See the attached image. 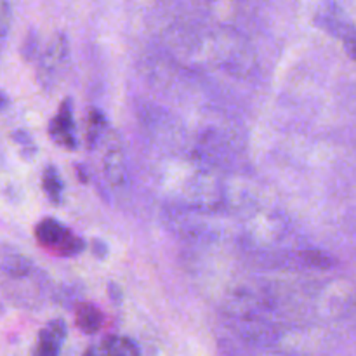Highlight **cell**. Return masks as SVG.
I'll return each mask as SVG.
<instances>
[{"instance_id": "52a82bcc", "label": "cell", "mask_w": 356, "mask_h": 356, "mask_svg": "<svg viewBox=\"0 0 356 356\" xmlns=\"http://www.w3.org/2000/svg\"><path fill=\"white\" fill-rule=\"evenodd\" d=\"M66 323L63 320H51L38 332L37 343L33 348V356H59L63 343L66 339Z\"/></svg>"}, {"instance_id": "8992f818", "label": "cell", "mask_w": 356, "mask_h": 356, "mask_svg": "<svg viewBox=\"0 0 356 356\" xmlns=\"http://www.w3.org/2000/svg\"><path fill=\"white\" fill-rule=\"evenodd\" d=\"M49 136L58 146L66 149L79 148V139H76L75 117H73V101L66 97L59 106L58 113L52 117L49 124Z\"/></svg>"}, {"instance_id": "30bf717a", "label": "cell", "mask_w": 356, "mask_h": 356, "mask_svg": "<svg viewBox=\"0 0 356 356\" xmlns=\"http://www.w3.org/2000/svg\"><path fill=\"white\" fill-rule=\"evenodd\" d=\"M42 188L45 195L54 205H59L63 202V193H65V183L61 179L58 167L47 165L42 172Z\"/></svg>"}, {"instance_id": "7c38bea8", "label": "cell", "mask_w": 356, "mask_h": 356, "mask_svg": "<svg viewBox=\"0 0 356 356\" xmlns=\"http://www.w3.org/2000/svg\"><path fill=\"white\" fill-rule=\"evenodd\" d=\"M40 52V38H38L37 31L30 30L26 37H24L23 45H21V56H23L24 61L31 63L35 59H38Z\"/></svg>"}, {"instance_id": "5b68a950", "label": "cell", "mask_w": 356, "mask_h": 356, "mask_svg": "<svg viewBox=\"0 0 356 356\" xmlns=\"http://www.w3.org/2000/svg\"><path fill=\"white\" fill-rule=\"evenodd\" d=\"M103 172L106 181L115 190H122L129 181L127 172V160H125V152L122 141L117 134L106 136V149L103 156Z\"/></svg>"}, {"instance_id": "6da1fadb", "label": "cell", "mask_w": 356, "mask_h": 356, "mask_svg": "<svg viewBox=\"0 0 356 356\" xmlns=\"http://www.w3.org/2000/svg\"><path fill=\"white\" fill-rule=\"evenodd\" d=\"M42 278L30 257L13 247H0V289L7 298L19 302L31 301Z\"/></svg>"}, {"instance_id": "4fadbf2b", "label": "cell", "mask_w": 356, "mask_h": 356, "mask_svg": "<svg viewBox=\"0 0 356 356\" xmlns=\"http://www.w3.org/2000/svg\"><path fill=\"white\" fill-rule=\"evenodd\" d=\"M10 21H13V9L9 0H0V54L3 51L7 37H9Z\"/></svg>"}, {"instance_id": "277c9868", "label": "cell", "mask_w": 356, "mask_h": 356, "mask_svg": "<svg viewBox=\"0 0 356 356\" xmlns=\"http://www.w3.org/2000/svg\"><path fill=\"white\" fill-rule=\"evenodd\" d=\"M315 21L316 26L323 28L327 33L339 38L350 58H353L356 61V28L336 2L329 0V2L323 3L318 13H316Z\"/></svg>"}, {"instance_id": "9a60e30c", "label": "cell", "mask_w": 356, "mask_h": 356, "mask_svg": "<svg viewBox=\"0 0 356 356\" xmlns=\"http://www.w3.org/2000/svg\"><path fill=\"white\" fill-rule=\"evenodd\" d=\"M9 104H10L9 94H7L3 89H0V113L7 110V108H9Z\"/></svg>"}, {"instance_id": "9c48e42d", "label": "cell", "mask_w": 356, "mask_h": 356, "mask_svg": "<svg viewBox=\"0 0 356 356\" xmlns=\"http://www.w3.org/2000/svg\"><path fill=\"white\" fill-rule=\"evenodd\" d=\"M75 323L82 332L96 334L103 325V313L92 305H80L75 312Z\"/></svg>"}, {"instance_id": "7a4b0ae2", "label": "cell", "mask_w": 356, "mask_h": 356, "mask_svg": "<svg viewBox=\"0 0 356 356\" xmlns=\"http://www.w3.org/2000/svg\"><path fill=\"white\" fill-rule=\"evenodd\" d=\"M37 82L45 92H51L65 73L70 61V44L65 33H56L38 56Z\"/></svg>"}, {"instance_id": "8fae6325", "label": "cell", "mask_w": 356, "mask_h": 356, "mask_svg": "<svg viewBox=\"0 0 356 356\" xmlns=\"http://www.w3.org/2000/svg\"><path fill=\"white\" fill-rule=\"evenodd\" d=\"M108 124L106 117L99 110H92L89 113V122H87V145L89 148H96L103 138H106Z\"/></svg>"}, {"instance_id": "5bb4252c", "label": "cell", "mask_w": 356, "mask_h": 356, "mask_svg": "<svg viewBox=\"0 0 356 356\" xmlns=\"http://www.w3.org/2000/svg\"><path fill=\"white\" fill-rule=\"evenodd\" d=\"M13 139H14V143L19 146L21 153H23L26 159H31V156L35 155L37 148H35L33 139H31V136L28 134L26 131H14L13 132Z\"/></svg>"}, {"instance_id": "3957f363", "label": "cell", "mask_w": 356, "mask_h": 356, "mask_svg": "<svg viewBox=\"0 0 356 356\" xmlns=\"http://www.w3.org/2000/svg\"><path fill=\"white\" fill-rule=\"evenodd\" d=\"M35 238L42 249L61 257H73L83 250V240L52 218H44L37 222Z\"/></svg>"}, {"instance_id": "ba28073f", "label": "cell", "mask_w": 356, "mask_h": 356, "mask_svg": "<svg viewBox=\"0 0 356 356\" xmlns=\"http://www.w3.org/2000/svg\"><path fill=\"white\" fill-rule=\"evenodd\" d=\"M83 356H141L138 344L129 337L110 336L90 346Z\"/></svg>"}]
</instances>
